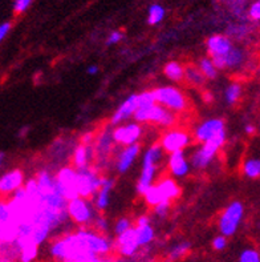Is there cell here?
Returning a JSON list of instances; mask_svg holds the SVG:
<instances>
[{
  "label": "cell",
  "instance_id": "277c9868",
  "mask_svg": "<svg viewBox=\"0 0 260 262\" xmlns=\"http://www.w3.org/2000/svg\"><path fill=\"white\" fill-rule=\"evenodd\" d=\"M96 208L92 200L84 199V197H76V199L68 201V216L72 223L81 228H88L93 225L96 219Z\"/></svg>",
  "mask_w": 260,
  "mask_h": 262
},
{
  "label": "cell",
  "instance_id": "4fadbf2b",
  "mask_svg": "<svg viewBox=\"0 0 260 262\" xmlns=\"http://www.w3.org/2000/svg\"><path fill=\"white\" fill-rule=\"evenodd\" d=\"M139 248H141V245H139L138 238H137L135 228H132L128 232L122 233L114 239V250L124 258L134 257L138 253Z\"/></svg>",
  "mask_w": 260,
  "mask_h": 262
},
{
  "label": "cell",
  "instance_id": "83f0119b",
  "mask_svg": "<svg viewBox=\"0 0 260 262\" xmlns=\"http://www.w3.org/2000/svg\"><path fill=\"white\" fill-rule=\"evenodd\" d=\"M242 93H243V88H242L241 83H238V81L231 83L230 85L226 88V91H224V99H226V103H227L228 105H235V104L241 100Z\"/></svg>",
  "mask_w": 260,
  "mask_h": 262
},
{
  "label": "cell",
  "instance_id": "e0dca14e",
  "mask_svg": "<svg viewBox=\"0 0 260 262\" xmlns=\"http://www.w3.org/2000/svg\"><path fill=\"white\" fill-rule=\"evenodd\" d=\"M141 153V145L139 144H134L130 146H124L119 152L117 157H115V169L120 174L128 172L130 169V166L134 164L138 155Z\"/></svg>",
  "mask_w": 260,
  "mask_h": 262
},
{
  "label": "cell",
  "instance_id": "9c48e42d",
  "mask_svg": "<svg viewBox=\"0 0 260 262\" xmlns=\"http://www.w3.org/2000/svg\"><path fill=\"white\" fill-rule=\"evenodd\" d=\"M56 185L64 197L68 201L79 197V170L73 166H63L61 169L57 170L55 174Z\"/></svg>",
  "mask_w": 260,
  "mask_h": 262
},
{
  "label": "cell",
  "instance_id": "7402d4cb",
  "mask_svg": "<svg viewBox=\"0 0 260 262\" xmlns=\"http://www.w3.org/2000/svg\"><path fill=\"white\" fill-rule=\"evenodd\" d=\"M113 185H114V180L110 179V177H104L101 188H100L97 194H96L92 200L97 212H104V210L108 208L109 201H110V192H112L113 189Z\"/></svg>",
  "mask_w": 260,
  "mask_h": 262
},
{
  "label": "cell",
  "instance_id": "f546056e",
  "mask_svg": "<svg viewBox=\"0 0 260 262\" xmlns=\"http://www.w3.org/2000/svg\"><path fill=\"white\" fill-rule=\"evenodd\" d=\"M190 243L187 241H183V243H178L173 246L172 249L169 250L168 253V257H169V261L170 262H174L178 261V259L183 258L188 252H190Z\"/></svg>",
  "mask_w": 260,
  "mask_h": 262
},
{
  "label": "cell",
  "instance_id": "ab89813d",
  "mask_svg": "<svg viewBox=\"0 0 260 262\" xmlns=\"http://www.w3.org/2000/svg\"><path fill=\"white\" fill-rule=\"evenodd\" d=\"M31 3H32V0H16L15 4H13V12L16 15L26 12L28 10V7L31 6Z\"/></svg>",
  "mask_w": 260,
  "mask_h": 262
},
{
  "label": "cell",
  "instance_id": "3957f363",
  "mask_svg": "<svg viewBox=\"0 0 260 262\" xmlns=\"http://www.w3.org/2000/svg\"><path fill=\"white\" fill-rule=\"evenodd\" d=\"M155 101L159 105L165 106L166 110L174 113H183L188 110V101L178 86L162 85L153 90Z\"/></svg>",
  "mask_w": 260,
  "mask_h": 262
},
{
  "label": "cell",
  "instance_id": "f1b7e54d",
  "mask_svg": "<svg viewBox=\"0 0 260 262\" xmlns=\"http://www.w3.org/2000/svg\"><path fill=\"white\" fill-rule=\"evenodd\" d=\"M198 68L201 70V72L203 73L204 77L208 80L217 79L218 72H219L211 57H202V59L199 60V63H198Z\"/></svg>",
  "mask_w": 260,
  "mask_h": 262
},
{
  "label": "cell",
  "instance_id": "bcb514c9",
  "mask_svg": "<svg viewBox=\"0 0 260 262\" xmlns=\"http://www.w3.org/2000/svg\"><path fill=\"white\" fill-rule=\"evenodd\" d=\"M10 30H11L10 21H6V23H3L2 26H0V40H4V37L8 35Z\"/></svg>",
  "mask_w": 260,
  "mask_h": 262
},
{
  "label": "cell",
  "instance_id": "6da1fadb",
  "mask_svg": "<svg viewBox=\"0 0 260 262\" xmlns=\"http://www.w3.org/2000/svg\"><path fill=\"white\" fill-rule=\"evenodd\" d=\"M114 249V241L94 229L80 228L72 233L53 239L50 254L56 262H66L83 256H109Z\"/></svg>",
  "mask_w": 260,
  "mask_h": 262
},
{
  "label": "cell",
  "instance_id": "9a60e30c",
  "mask_svg": "<svg viewBox=\"0 0 260 262\" xmlns=\"http://www.w3.org/2000/svg\"><path fill=\"white\" fill-rule=\"evenodd\" d=\"M211 59L214 61L218 71H226L241 68L244 64V61H246V59H247V56H246V52H244L242 48L232 47V50H231L227 55L219 57H211Z\"/></svg>",
  "mask_w": 260,
  "mask_h": 262
},
{
  "label": "cell",
  "instance_id": "f35d334b",
  "mask_svg": "<svg viewBox=\"0 0 260 262\" xmlns=\"http://www.w3.org/2000/svg\"><path fill=\"white\" fill-rule=\"evenodd\" d=\"M170 208H172L170 203H169V201H163V203H161L159 205L154 206V208H153V212H154L155 216L159 217V219H165V217H168L169 212H170Z\"/></svg>",
  "mask_w": 260,
  "mask_h": 262
},
{
  "label": "cell",
  "instance_id": "7a4b0ae2",
  "mask_svg": "<svg viewBox=\"0 0 260 262\" xmlns=\"http://www.w3.org/2000/svg\"><path fill=\"white\" fill-rule=\"evenodd\" d=\"M134 121L139 124H154L166 129H172L177 124V113L166 110L165 106L154 104L148 108H138L134 113Z\"/></svg>",
  "mask_w": 260,
  "mask_h": 262
},
{
  "label": "cell",
  "instance_id": "d6986e66",
  "mask_svg": "<svg viewBox=\"0 0 260 262\" xmlns=\"http://www.w3.org/2000/svg\"><path fill=\"white\" fill-rule=\"evenodd\" d=\"M232 41L224 35H212L206 41V48L210 57H219L227 55L232 50Z\"/></svg>",
  "mask_w": 260,
  "mask_h": 262
},
{
  "label": "cell",
  "instance_id": "7bdbcfd3",
  "mask_svg": "<svg viewBox=\"0 0 260 262\" xmlns=\"http://www.w3.org/2000/svg\"><path fill=\"white\" fill-rule=\"evenodd\" d=\"M96 140V135L93 132H85L80 139V144H84V145H93Z\"/></svg>",
  "mask_w": 260,
  "mask_h": 262
},
{
  "label": "cell",
  "instance_id": "681fc988",
  "mask_svg": "<svg viewBox=\"0 0 260 262\" xmlns=\"http://www.w3.org/2000/svg\"><path fill=\"white\" fill-rule=\"evenodd\" d=\"M86 72H88V75H97L99 73V67L97 66H90L88 67V70H86Z\"/></svg>",
  "mask_w": 260,
  "mask_h": 262
},
{
  "label": "cell",
  "instance_id": "484cf974",
  "mask_svg": "<svg viewBox=\"0 0 260 262\" xmlns=\"http://www.w3.org/2000/svg\"><path fill=\"white\" fill-rule=\"evenodd\" d=\"M134 228L139 245L148 246L154 241L155 232L154 229H153L152 224H148V225H135Z\"/></svg>",
  "mask_w": 260,
  "mask_h": 262
},
{
  "label": "cell",
  "instance_id": "b9f144b4",
  "mask_svg": "<svg viewBox=\"0 0 260 262\" xmlns=\"http://www.w3.org/2000/svg\"><path fill=\"white\" fill-rule=\"evenodd\" d=\"M226 246H227V237L224 236H217L214 239H212V248L218 252H221V250L226 249Z\"/></svg>",
  "mask_w": 260,
  "mask_h": 262
},
{
  "label": "cell",
  "instance_id": "cb8c5ba5",
  "mask_svg": "<svg viewBox=\"0 0 260 262\" xmlns=\"http://www.w3.org/2000/svg\"><path fill=\"white\" fill-rule=\"evenodd\" d=\"M163 75L170 81L181 83L182 80H184V66L179 61H169L163 67Z\"/></svg>",
  "mask_w": 260,
  "mask_h": 262
},
{
  "label": "cell",
  "instance_id": "ac0fdd59",
  "mask_svg": "<svg viewBox=\"0 0 260 262\" xmlns=\"http://www.w3.org/2000/svg\"><path fill=\"white\" fill-rule=\"evenodd\" d=\"M21 186H24V174L20 169L8 170L0 177V193L3 196L13 194Z\"/></svg>",
  "mask_w": 260,
  "mask_h": 262
},
{
  "label": "cell",
  "instance_id": "74e56055",
  "mask_svg": "<svg viewBox=\"0 0 260 262\" xmlns=\"http://www.w3.org/2000/svg\"><path fill=\"white\" fill-rule=\"evenodd\" d=\"M239 262H260V253L255 249H244L239 256Z\"/></svg>",
  "mask_w": 260,
  "mask_h": 262
},
{
  "label": "cell",
  "instance_id": "d590c367",
  "mask_svg": "<svg viewBox=\"0 0 260 262\" xmlns=\"http://www.w3.org/2000/svg\"><path fill=\"white\" fill-rule=\"evenodd\" d=\"M66 262H115V259L110 256H83Z\"/></svg>",
  "mask_w": 260,
  "mask_h": 262
},
{
  "label": "cell",
  "instance_id": "ee69618b",
  "mask_svg": "<svg viewBox=\"0 0 260 262\" xmlns=\"http://www.w3.org/2000/svg\"><path fill=\"white\" fill-rule=\"evenodd\" d=\"M121 39L122 33L119 32V31H114V32H112L109 35L108 40H106V44H108V46H114V44H117L119 41H121Z\"/></svg>",
  "mask_w": 260,
  "mask_h": 262
},
{
  "label": "cell",
  "instance_id": "d6a6232c",
  "mask_svg": "<svg viewBox=\"0 0 260 262\" xmlns=\"http://www.w3.org/2000/svg\"><path fill=\"white\" fill-rule=\"evenodd\" d=\"M165 16V10L163 7H161L159 4H153L149 10V17L148 21L150 26H155V24H159Z\"/></svg>",
  "mask_w": 260,
  "mask_h": 262
},
{
  "label": "cell",
  "instance_id": "4dcf8cb0",
  "mask_svg": "<svg viewBox=\"0 0 260 262\" xmlns=\"http://www.w3.org/2000/svg\"><path fill=\"white\" fill-rule=\"evenodd\" d=\"M144 200H145V203L148 204L149 206H152V208H154V206L159 205V204L165 201V200H163V196H162L161 190H159V188L155 185V184L146 190L145 194H144Z\"/></svg>",
  "mask_w": 260,
  "mask_h": 262
},
{
  "label": "cell",
  "instance_id": "8fae6325",
  "mask_svg": "<svg viewBox=\"0 0 260 262\" xmlns=\"http://www.w3.org/2000/svg\"><path fill=\"white\" fill-rule=\"evenodd\" d=\"M226 140H215V141H210V143L201 144V146L193 152L190 157V164L195 169H206L212 160L215 159L217 153L221 150L222 146L224 145Z\"/></svg>",
  "mask_w": 260,
  "mask_h": 262
},
{
  "label": "cell",
  "instance_id": "f6af8a7d",
  "mask_svg": "<svg viewBox=\"0 0 260 262\" xmlns=\"http://www.w3.org/2000/svg\"><path fill=\"white\" fill-rule=\"evenodd\" d=\"M247 32H248L247 27H244V26L234 27V28L231 30V35H232L234 37H243Z\"/></svg>",
  "mask_w": 260,
  "mask_h": 262
},
{
  "label": "cell",
  "instance_id": "7c38bea8",
  "mask_svg": "<svg viewBox=\"0 0 260 262\" xmlns=\"http://www.w3.org/2000/svg\"><path fill=\"white\" fill-rule=\"evenodd\" d=\"M144 135V128L139 123H126L113 128V139L115 144L121 146H130L138 144Z\"/></svg>",
  "mask_w": 260,
  "mask_h": 262
},
{
  "label": "cell",
  "instance_id": "e575fe53",
  "mask_svg": "<svg viewBox=\"0 0 260 262\" xmlns=\"http://www.w3.org/2000/svg\"><path fill=\"white\" fill-rule=\"evenodd\" d=\"M132 228H134L132 221H130L129 219H126V217H121V219H119L117 221H115L114 233L117 234V236H120V234L128 232V230L132 229Z\"/></svg>",
  "mask_w": 260,
  "mask_h": 262
},
{
  "label": "cell",
  "instance_id": "5bb4252c",
  "mask_svg": "<svg viewBox=\"0 0 260 262\" xmlns=\"http://www.w3.org/2000/svg\"><path fill=\"white\" fill-rule=\"evenodd\" d=\"M138 110V95L133 93L124 100V103L114 111L110 117V126H119L124 124L130 117H134V113Z\"/></svg>",
  "mask_w": 260,
  "mask_h": 262
},
{
  "label": "cell",
  "instance_id": "2e32d148",
  "mask_svg": "<svg viewBox=\"0 0 260 262\" xmlns=\"http://www.w3.org/2000/svg\"><path fill=\"white\" fill-rule=\"evenodd\" d=\"M190 168L191 164L184 155V150L169 155L168 169L174 179H183L187 176L190 173Z\"/></svg>",
  "mask_w": 260,
  "mask_h": 262
},
{
  "label": "cell",
  "instance_id": "60d3db41",
  "mask_svg": "<svg viewBox=\"0 0 260 262\" xmlns=\"http://www.w3.org/2000/svg\"><path fill=\"white\" fill-rule=\"evenodd\" d=\"M248 16L254 21H260V0H256L250 6L248 10Z\"/></svg>",
  "mask_w": 260,
  "mask_h": 262
},
{
  "label": "cell",
  "instance_id": "603a6c76",
  "mask_svg": "<svg viewBox=\"0 0 260 262\" xmlns=\"http://www.w3.org/2000/svg\"><path fill=\"white\" fill-rule=\"evenodd\" d=\"M158 186L159 190H161L162 196H163V200L165 201H169L172 203L173 200L178 199L179 194H181V188L177 184L174 179L172 177H163V179H159L158 183L155 184Z\"/></svg>",
  "mask_w": 260,
  "mask_h": 262
},
{
  "label": "cell",
  "instance_id": "5b68a950",
  "mask_svg": "<svg viewBox=\"0 0 260 262\" xmlns=\"http://www.w3.org/2000/svg\"><path fill=\"white\" fill-rule=\"evenodd\" d=\"M243 216L244 206L241 201H232L231 204H228V206L223 210L219 217V221H218V228H219L222 236H234L241 225Z\"/></svg>",
  "mask_w": 260,
  "mask_h": 262
},
{
  "label": "cell",
  "instance_id": "ba28073f",
  "mask_svg": "<svg viewBox=\"0 0 260 262\" xmlns=\"http://www.w3.org/2000/svg\"><path fill=\"white\" fill-rule=\"evenodd\" d=\"M104 177L100 176V170L94 166H89L86 169L79 170V196L84 199L93 200V197L97 194L102 185Z\"/></svg>",
  "mask_w": 260,
  "mask_h": 262
},
{
  "label": "cell",
  "instance_id": "836d02e7",
  "mask_svg": "<svg viewBox=\"0 0 260 262\" xmlns=\"http://www.w3.org/2000/svg\"><path fill=\"white\" fill-rule=\"evenodd\" d=\"M154 104H157V101L153 91H144L142 93H138V108H148Z\"/></svg>",
  "mask_w": 260,
  "mask_h": 262
},
{
  "label": "cell",
  "instance_id": "c3c4849f",
  "mask_svg": "<svg viewBox=\"0 0 260 262\" xmlns=\"http://www.w3.org/2000/svg\"><path fill=\"white\" fill-rule=\"evenodd\" d=\"M244 132L247 133V135H254L256 132V126L254 124H247V125L244 126Z\"/></svg>",
  "mask_w": 260,
  "mask_h": 262
},
{
  "label": "cell",
  "instance_id": "f5cc1de1",
  "mask_svg": "<svg viewBox=\"0 0 260 262\" xmlns=\"http://www.w3.org/2000/svg\"><path fill=\"white\" fill-rule=\"evenodd\" d=\"M259 228H260V224H259Z\"/></svg>",
  "mask_w": 260,
  "mask_h": 262
},
{
  "label": "cell",
  "instance_id": "8992f818",
  "mask_svg": "<svg viewBox=\"0 0 260 262\" xmlns=\"http://www.w3.org/2000/svg\"><path fill=\"white\" fill-rule=\"evenodd\" d=\"M114 139H113V129L105 128L101 132L96 135L94 144H93V150H94V161L99 170L105 168L108 163L110 161V156L114 149Z\"/></svg>",
  "mask_w": 260,
  "mask_h": 262
},
{
  "label": "cell",
  "instance_id": "816d5d0a",
  "mask_svg": "<svg viewBox=\"0 0 260 262\" xmlns=\"http://www.w3.org/2000/svg\"><path fill=\"white\" fill-rule=\"evenodd\" d=\"M259 129H260V120H259Z\"/></svg>",
  "mask_w": 260,
  "mask_h": 262
},
{
  "label": "cell",
  "instance_id": "44dd1931",
  "mask_svg": "<svg viewBox=\"0 0 260 262\" xmlns=\"http://www.w3.org/2000/svg\"><path fill=\"white\" fill-rule=\"evenodd\" d=\"M157 169H158V165H155V164L142 163L141 174H139V179L137 181V192L141 196L145 194V192L150 186L154 185V180L157 177Z\"/></svg>",
  "mask_w": 260,
  "mask_h": 262
},
{
  "label": "cell",
  "instance_id": "1f68e13d",
  "mask_svg": "<svg viewBox=\"0 0 260 262\" xmlns=\"http://www.w3.org/2000/svg\"><path fill=\"white\" fill-rule=\"evenodd\" d=\"M39 254V246L32 244V245L24 246L23 249L19 252V261L20 262H33Z\"/></svg>",
  "mask_w": 260,
  "mask_h": 262
},
{
  "label": "cell",
  "instance_id": "4316f807",
  "mask_svg": "<svg viewBox=\"0 0 260 262\" xmlns=\"http://www.w3.org/2000/svg\"><path fill=\"white\" fill-rule=\"evenodd\" d=\"M243 174L248 179H259L260 177V159L259 157H250L244 160L243 166H242Z\"/></svg>",
  "mask_w": 260,
  "mask_h": 262
},
{
  "label": "cell",
  "instance_id": "8d00e7d4",
  "mask_svg": "<svg viewBox=\"0 0 260 262\" xmlns=\"http://www.w3.org/2000/svg\"><path fill=\"white\" fill-rule=\"evenodd\" d=\"M93 229L96 230V232L99 233H102V234H106L109 230V223L108 220L105 219L104 216H101V214H97L94 219V221H93Z\"/></svg>",
  "mask_w": 260,
  "mask_h": 262
},
{
  "label": "cell",
  "instance_id": "7dc6e473",
  "mask_svg": "<svg viewBox=\"0 0 260 262\" xmlns=\"http://www.w3.org/2000/svg\"><path fill=\"white\" fill-rule=\"evenodd\" d=\"M148 224H150V219L146 214H141L138 219L135 220V225H148Z\"/></svg>",
  "mask_w": 260,
  "mask_h": 262
},
{
  "label": "cell",
  "instance_id": "52a82bcc",
  "mask_svg": "<svg viewBox=\"0 0 260 262\" xmlns=\"http://www.w3.org/2000/svg\"><path fill=\"white\" fill-rule=\"evenodd\" d=\"M194 139L198 143L206 144L215 140H226V125L222 119H208L195 128Z\"/></svg>",
  "mask_w": 260,
  "mask_h": 262
},
{
  "label": "cell",
  "instance_id": "30bf717a",
  "mask_svg": "<svg viewBox=\"0 0 260 262\" xmlns=\"http://www.w3.org/2000/svg\"><path fill=\"white\" fill-rule=\"evenodd\" d=\"M191 141H193V137L187 130L181 129V128H172L162 135L159 144L166 153L172 155V153L182 152L186 149Z\"/></svg>",
  "mask_w": 260,
  "mask_h": 262
},
{
  "label": "cell",
  "instance_id": "d4e9b609",
  "mask_svg": "<svg viewBox=\"0 0 260 262\" xmlns=\"http://www.w3.org/2000/svg\"><path fill=\"white\" fill-rule=\"evenodd\" d=\"M184 81L193 86H202L206 81L203 73L198 68V66H184Z\"/></svg>",
  "mask_w": 260,
  "mask_h": 262
},
{
  "label": "cell",
  "instance_id": "f907efd6",
  "mask_svg": "<svg viewBox=\"0 0 260 262\" xmlns=\"http://www.w3.org/2000/svg\"><path fill=\"white\" fill-rule=\"evenodd\" d=\"M203 97H204V101H211V100H212V96H211V93H208V92L204 93Z\"/></svg>",
  "mask_w": 260,
  "mask_h": 262
},
{
  "label": "cell",
  "instance_id": "ffe728a7",
  "mask_svg": "<svg viewBox=\"0 0 260 262\" xmlns=\"http://www.w3.org/2000/svg\"><path fill=\"white\" fill-rule=\"evenodd\" d=\"M94 160V150H93V145H84V144H79V145L73 149L72 155V166L76 168L77 170L86 169L89 166H92V161Z\"/></svg>",
  "mask_w": 260,
  "mask_h": 262
}]
</instances>
